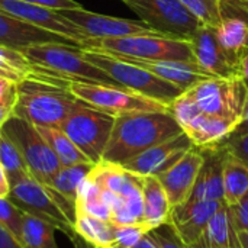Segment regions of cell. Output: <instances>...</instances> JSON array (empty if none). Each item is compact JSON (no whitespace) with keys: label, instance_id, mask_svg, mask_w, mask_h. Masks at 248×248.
Here are the masks:
<instances>
[{"label":"cell","instance_id":"cell-28","mask_svg":"<svg viewBox=\"0 0 248 248\" xmlns=\"http://www.w3.org/2000/svg\"><path fill=\"white\" fill-rule=\"evenodd\" d=\"M93 167H94L93 163H83V164H76L70 167H62L58 171V174L54 177L51 187H54L57 192L64 195L67 199L77 203L80 186L87 179Z\"/></svg>","mask_w":248,"mask_h":248},{"label":"cell","instance_id":"cell-27","mask_svg":"<svg viewBox=\"0 0 248 248\" xmlns=\"http://www.w3.org/2000/svg\"><path fill=\"white\" fill-rule=\"evenodd\" d=\"M39 134L48 142L57 158L60 160L62 167H70L83 163H92L78 148L77 145L64 134L61 128L54 126H36Z\"/></svg>","mask_w":248,"mask_h":248},{"label":"cell","instance_id":"cell-19","mask_svg":"<svg viewBox=\"0 0 248 248\" xmlns=\"http://www.w3.org/2000/svg\"><path fill=\"white\" fill-rule=\"evenodd\" d=\"M203 164L201 167L196 185L192 195L185 203L198 201H217L224 203V161L225 147L217 145L211 148H202Z\"/></svg>","mask_w":248,"mask_h":248},{"label":"cell","instance_id":"cell-42","mask_svg":"<svg viewBox=\"0 0 248 248\" xmlns=\"http://www.w3.org/2000/svg\"><path fill=\"white\" fill-rule=\"evenodd\" d=\"M248 132V109L247 112H246V115H244V119L241 121V124L232 131V134L230 135V137H240V135H244V134H247ZM228 137V138H230Z\"/></svg>","mask_w":248,"mask_h":248},{"label":"cell","instance_id":"cell-24","mask_svg":"<svg viewBox=\"0 0 248 248\" xmlns=\"http://www.w3.org/2000/svg\"><path fill=\"white\" fill-rule=\"evenodd\" d=\"M224 161V203L237 205L248 192V167L225 148Z\"/></svg>","mask_w":248,"mask_h":248},{"label":"cell","instance_id":"cell-17","mask_svg":"<svg viewBox=\"0 0 248 248\" xmlns=\"http://www.w3.org/2000/svg\"><path fill=\"white\" fill-rule=\"evenodd\" d=\"M45 44H65L80 48L74 41L35 26L0 10V46L23 51Z\"/></svg>","mask_w":248,"mask_h":248},{"label":"cell","instance_id":"cell-3","mask_svg":"<svg viewBox=\"0 0 248 248\" xmlns=\"http://www.w3.org/2000/svg\"><path fill=\"white\" fill-rule=\"evenodd\" d=\"M193 109L209 119L237 128L248 109V87L243 76L209 77L183 92Z\"/></svg>","mask_w":248,"mask_h":248},{"label":"cell","instance_id":"cell-5","mask_svg":"<svg viewBox=\"0 0 248 248\" xmlns=\"http://www.w3.org/2000/svg\"><path fill=\"white\" fill-rule=\"evenodd\" d=\"M86 49H94L121 60H177L195 61L189 41L163 35H126L113 38H90Z\"/></svg>","mask_w":248,"mask_h":248},{"label":"cell","instance_id":"cell-12","mask_svg":"<svg viewBox=\"0 0 248 248\" xmlns=\"http://www.w3.org/2000/svg\"><path fill=\"white\" fill-rule=\"evenodd\" d=\"M62 17L68 19L74 23L87 39L90 38H113V36H126V35H137V33H147V35H161L151 29L142 20H132L115 16H106L100 13H94L86 10L84 7L80 9H65L57 10ZM164 36V35H163Z\"/></svg>","mask_w":248,"mask_h":248},{"label":"cell","instance_id":"cell-40","mask_svg":"<svg viewBox=\"0 0 248 248\" xmlns=\"http://www.w3.org/2000/svg\"><path fill=\"white\" fill-rule=\"evenodd\" d=\"M9 190H10L9 179H7V174H6L3 166L0 164V198H7Z\"/></svg>","mask_w":248,"mask_h":248},{"label":"cell","instance_id":"cell-18","mask_svg":"<svg viewBox=\"0 0 248 248\" xmlns=\"http://www.w3.org/2000/svg\"><path fill=\"white\" fill-rule=\"evenodd\" d=\"M224 205L217 201H198L174 206L170 214V222L174 225L182 241L189 247L195 244L205 232L209 221Z\"/></svg>","mask_w":248,"mask_h":248},{"label":"cell","instance_id":"cell-11","mask_svg":"<svg viewBox=\"0 0 248 248\" xmlns=\"http://www.w3.org/2000/svg\"><path fill=\"white\" fill-rule=\"evenodd\" d=\"M7 199L22 212L39 217L51 222L67 237H71L76 232L74 225L65 218V215L54 201L48 186L38 182L29 173H25L10 182Z\"/></svg>","mask_w":248,"mask_h":248},{"label":"cell","instance_id":"cell-45","mask_svg":"<svg viewBox=\"0 0 248 248\" xmlns=\"http://www.w3.org/2000/svg\"><path fill=\"white\" fill-rule=\"evenodd\" d=\"M240 70H241V76L244 77V81L248 87V52L244 55V58L241 60V65H240Z\"/></svg>","mask_w":248,"mask_h":248},{"label":"cell","instance_id":"cell-10","mask_svg":"<svg viewBox=\"0 0 248 248\" xmlns=\"http://www.w3.org/2000/svg\"><path fill=\"white\" fill-rule=\"evenodd\" d=\"M155 32L189 41L201 22L179 0H122Z\"/></svg>","mask_w":248,"mask_h":248},{"label":"cell","instance_id":"cell-4","mask_svg":"<svg viewBox=\"0 0 248 248\" xmlns=\"http://www.w3.org/2000/svg\"><path fill=\"white\" fill-rule=\"evenodd\" d=\"M33 71L64 81L119 86L108 73L84 58L81 48L65 44H45L22 51Z\"/></svg>","mask_w":248,"mask_h":248},{"label":"cell","instance_id":"cell-39","mask_svg":"<svg viewBox=\"0 0 248 248\" xmlns=\"http://www.w3.org/2000/svg\"><path fill=\"white\" fill-rule=\"evenodd\" d=\"M0 248H23L16 237L0 224Z\"/></svg>","mask_w":248,"mask_h":248},{"label":"cell","instance_id":"cell-33","mask_svg":"<svg viewBox=\"0 0 248 248\" xmlns=\"http://www.w3.org/2000/svg\"><path fill=\"white\" fill-rule=\"evenodd\" d=\"M0 224L6 227L19 241L22 227V211L7 198H0Z\"/></svg>","mask_w":248,"mask_h":248},{"label":"cell","instance_id":"cell-36","mask_svg":"<svg viewBox=\"0 0 248 248\" xmlns=\"http://www.w3.org/2000/svg\"><path fill=\"white\" fill-rule=\"evenodd\" d=\"M222 145L228 150V153H231L248 167V132L240 137L227 138Z\"/></svg>","mask_w":248,"mask_h":248},{"label":"cell","instance_id":"cell-20","mask_svg":"<svg viewBox=\"0 0 248 248\" xmlns=\"http://www.w3.org/2000/svg\"><path fill=\"white\" fill-rule=\"evenodd\" d=\"M132 62L150 73L179 86L183 90L209 78L211 76L201 68L195 61H177V60H124Z\"/></svg>","mask_w":248,"mask_h":248},{"label":"cell","instance_id":"cell-7","mask_svg":"<svg viewBox=\"0 0 248 248\" xmlns=\"http://www.w3.org/2000/svg\"><path fill=\"white\" fill-rule=\"evenodd\" d=\"M0 134L17 148L29 174L42 185L51 186L62 166L39 134L38 128L33 124L12 115L0 128Z\"/></svg>","mask_w":248,"mask_h":248},{"label":"cell","instance_id":"cell-37","mask_svg":"<svg viewBox=\"0 0 248 248\" xmlns=\"http://www.w3.org/2000/svg\"><path fill=\"white\" fill-rule=\"evenodd\" d=\"M17 99V87L16 84L4 94V97L0 99V128L4 125V122L13 115L15 105Z\"/></svg>","mask_w":248,"mask_h":248},{"label":"cell","instance_id":"cell-9","mask_svg":"<svg viewBox=\"0 0 248 248\" xmlns=\"http://www.w3.org/2000/svg\"><path fill=\"white\" fill-rule=\"evenodd\" d=\"M113 124L115 116L83 102L68 115L60 128L93 164H97L103 158Z\"/></svg>","mask_w":248,"mask_h":248},{"label":"cell","instance_id":"cell-31","mask_svg":"<svg viewBox=\"0 0 248 248\" xmlns=\"http://www.w3.org/2000/svg\"><path fill=\"white\" fill-rule=\"evenodd\" d=\"M0 164L3 166V169L7 174L9 185L12 180L17 179L19 176L29 173L17 148L1 134H0Z\"/></svg>","mask_w":248,"mask_h":248},{"label":"cell","instance_id":"cell-14","mask_svg":"<svg viewBox=\"0 0 248 248\" xmlns=\"http://www.w3.org/2000/svg\"><path fill=\"white\" fill-rule=\"evenodd\" d=\"M192 147H195L192 140L185 132H182L174 138H170L161 144H157L142 151L137 157L122 164V167L142 177H157L158 174L164 173L171 166H174Z\"/></svg>","mask_w":248,"mask_h":248},{"label":"cell","instance_id":"cell-44","mask_svg":"<svg viewBox=\"0 0 248 248\" xmlns=\"http://www.w3.org/2000/svg\"><path fill=\"white\" fill-rule=\"evenodd\" d=\"M15 84H16V83H13V81H10V80H6V78H3V77H0V99L4 97V94H6Z\"/></svg>","mask_w":248,"mask_h":248},{"label":"cell","instance_id":"cell-34","mask_svg":"<svg viewBox=\"0 0 248 248\" xmlns=\"http://www.w3.org/2000/svg\"><path fill=\"white\" fill-rule=\"evenodd\" d=\"M147 232L148 231L141 224L115 225V246L124 248H134Z\"/></svg>","mask_w":248,"mask_h":248},{"label":"cell","instance_id":"cell-16","mask_svg":"<svg viewBox=\"0 0 248 248\" xmlns=\"http://www.w3.org/2000/svg\"><path fill=\"white\" fill-rule=\"evenodd\" d=\"M202 164H203L202 148L192 147L174 166H171L169 170L157 176L173 208L183 205L189 199L196 185Z\"/></svg>","mask_w":248,"mask_h":248},{"label":"cell","instance_id":"cell-30","mask_svg":"<svg viewBox=\"0 0 248 248\" xmlns=\"http://www.w3.org/2000/svg\"><path fill=\"white\" fill-rule=\"evenodd\" d=\"M199 22L212 28L222 22L221 0H179Z\"/></svg>","mask_w":248,"mask_h":248},{"label":"cell","instance_id":"cell-13","mask_svg":"<svg viewBox=\"0 0 248 248\" xmlns=\"http://www.w3.org/2000/svg\"><path fill=\"white\" fill-rule=\"evenodd\" d=\"M0 10L15 17H19L25 22H29L35 26H39L57 35L65 36L74 41L80 48H83L84 42L87 41L84 33L74 23L62 17L54 9L32 4L23 0H0Z\"/></svg>","mask_w":248,"mask_h":248},{"label":"cell","instance_id":"cell-25","mask_svg":"<svg viewBox=\"0 0 248 248\" xmlns=\"http://www.w3.org/2000/svg\"><path fill=\"white\" fill-rule=\"evenodd\" d=\"M57 228L35 215L22 212L19 243L23 248H58L55 241Z\"/></svg>","mask_w":248,"mask_h":248},{"label":"cell","instance_id":"cell-2","mask_svg":"<svg viewBox=\"0 0 248 248\" xmlns=\"http://www.w3.org/2000/svg\"><path fill=\"white\" fill-rule=\"evenodd\" d=\"M68 84L70 81L33 71L16 84L17 99L13 115L35 126L60 128L83 103L70 92Z\"/></svg>","mask_w":248,"mask_h":248},{"label":"cell","instance_id":"cell-1","mask_svg":"<svg viewBox=\"0 0 248 248\" xmlns=\"http://www.w3.org/2000/svg\"><path fill=\"white\" fill-rule=\"evenodd\" d=\"M182 132L183 129L170 112H135L116 116L102 161L122 166L142 151Z\"/></svg>","mask_w":248,"mask_h":248},{"label":"cell","instance_id":"cell-41","mask_svg":"<svg viewBox=\"0 0 248 248\" xmlns=\"http://www.w3.org/2000/svg\"><path fill=\"white\" fill-rule=\"evenodd\" d=\"M70 238V241H71V244H73V247L74 248H100V247H96V246H93V244H90L89 241H86L84 238H81L77 232H74L71 237H68Z\"/></svg>","mask_w":248,"mask_h":248},{"label":"cell","instance_id":"cell-15","mask_svg":"<svg viewBox=\"0 0 248 248\" xmlns=\"http://www.w3.org/2000/svg\"><path fill=\"white\" fill-rule=\"evenodd\" d=\"M193 52L195 62L203 68L211 77H232L241 76V71L230 61L225 51L222 49L217 28L201 25L193 36L189 39Z\"/></svg>","mask_w":248,"mask_h":248},{"label":"cell","instance_id":"cell-22","mask_svg":"<svg viewBox=\"0 0 248 248\" xmlns=\"http://www.w3.org/2000/svg\"><path fill=\"white\" fill-rule=\"evenodd\" d=\"M189 248H241L238 232L230 217V208L224 203L209 221L202 237Z\"/></svg>","mask_w":248,"mask_h":248},{"label":"cell","instance_id":"cell-43","mask_svg":"<svg viewBox=\"0 0 248 248\" xmlns=\"http://www.w3.org/2000/svg\"><path fill=\"white\" fill-rule=\"evenodd\" d=\"M110 248H124V247H119V246H113V247H110ZM134 248H158L157 247V244L151 240V237L148 235V232L140 240V243L135 246Z\"/></svg>","mask_w":248,"mask_h":248},{"label":"cell","instance_id":"cell-23","mask_svg":"<svg viewBox=\"0 0 248 248\" xmlns=\"http://www.w3.org/2000/svg\"><path fill=\"white\" fill-rule=\"evenodd\" d=\"M217 35L227 57L240 70L241 60L248 52V23L238 16H224L217 26Z\"/></svg>","mask_w":248,"mask_h":248},{"label":"cell","instance_id":"cell-8","mask_svg":"<svg viewBox=\"0 0 248 248\" xmlns=\"http://www.w3.org/2000/svg\"><path fill=\"white\" fill-rule=\"evenodd\" d=\"M68 87L81 102L115 118L135 112H170L167 105L126 87L77 81H70Z\"/></svg>","mask_w":248,"mask_h":248},{"label":"cell","instance_id":"cell-21","mask_svg":"<svg viewBox=\"0 0 248 248\" xmlns=\"http://www.w3.org/2000/svg\"><path fill=\"white\" fill-rule=\"evenodd\" d=\"M142 225L147 231H151L170 221L171 203L167 198V193L155 176L144 177L142 183Z\"/></svg>","mask_w":248,"mask_h":248},{"label":"cell","instance_id":"cell-26","mask_svg":"<svg viewBox=\"0 0 248 248\" xmlns=\"http://www.w3.org/2000/svg\"><path fill=\"white\" fill-rule=\"evenodd\" d=\"M74 231L96 247L110 248L115 246V225L86 212L77 211Z\"/></svg>","mask_w":248,"mask_h":248},{"label":"cell","instance_id":"cell-35","mask_svg":"<svg viewBox=\"0 0 248 248\" xmlns=\"http://www.w3.org/2000/svg\"><path fill=\"white\" fill-rule=\"evenodd\" d=\"M230 208V217L234 228L238 231L248 230V192L241 198V201Z\"/></svg>","mask_w":248,"mask_h":248},{"label":"cell","instance_id":"cell-38","mask_svg":"<svg viewBox=\"0 0 248 248\" xmlns=\"http://www.w3.org/2000/svg\"><path fill=\"white\" fill-rule=\"evenodd\" d=\"M23 1L38 4V6H44V7H48V9H54V10H65V9H80V7H83L76 0H23Z\"/></svg>","mask_w":248,"mask_h":248},{"label":"cell","instance_id":"cell-46","mask_svg":"<svg viewBox=\"0 0 248 248\" xmlns=\"http://www.w3.org/2000/svg\"><path fill=\"white\" fill-rule=\"evenodd\" d=\"M238 241L241 248H248V230L238 231Z\"/></svg>","mask_w":248,"mask_h":248},{"label":"cell","instance_id":"cell-32","mask_svg":"<svg viewBox=\"0 0 248 248\" xmlns=\"http://www.w3.org/2000/svg\"><path fill=\"white\" fill-rule=\"evenodd\" d=\"M148 235L158 248H189L182 241L174 225L170 221L148 231Z\"/></svg>","mask_w":248,"mask_h":248},{"label":"cell","instance_id":"cell-6","mask_svg":"<svg viewBox=\"0 0 248 248\" xmlns=\"http://www.w3.org/2000/svg\"><path fill=\"white\" fill-rule=\"evenodd\" d=\"M81 52L86 60L108 73L122 87L134 90L150 99L158 100L167 106L185 92L179 86L150 73L148 70L116 58L113 55L86 48H81Z\"/></svg>","mask_w":248,"mask_h":248},{"label":"cell","instance_id":"cell-29","mask_svg":"<svg viewBox=\"0 0 248 248\" xmlns=\"http://www.w3.org/2000/svg\"><path fill=\"white\" fill-rule=\"evenodd\" d=\"M32 73L33 65L28 61L22 51L0 46V77L17 84Z\"/></svg>","mask_w":248,"mask_h":248}]
</instances>
